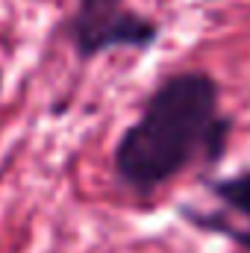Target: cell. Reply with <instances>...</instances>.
<instances>
[{"label": "cell", "instance_id": "1", "mask_svg": "<svg viewBox=\"0 0 250 253\" xmlns=\"http://www.w3.org/2000/svg\"><path fill=\"white\" fill-rule=\"evenodd\" d=\"M236 118L221 106V83L203 68L168 71L141 97L138 115L112 147V180L132 200H150L191 168H218Z\"/></svg>", "mask_w": 250, "mask_h": 253}, {"label": "cell", "instance_id": "2", "mask_svg": "<svg viewBox=\"0 0 250 253\" xmlns=\"http://www.w3.org/2000/svg\"><path fill=\"white\" fill-rule=\"evenodd\" d=\"M129 0H77L62 21V39L80 62H94L103 53H147L162 39V24L126 6Z\"/></svg>", "mask_w": 250, "mask_h": 253}, {"label": "cell", "instance_id": "4", "mask_svg": "<svg viewBox=\"0 0 250 253\" xmlns=\"http://www.w3.org/2000/svg\"><path fill=\"white\" fill-rule=\"evenodd\" d=\"M0 94H3V68H0Z\"/></svg>", "mask_w": 250, "mask_h": 253}, {"label": "cell", "instance_id": "3", "mask_svg": "<svg viewBox=\"0 0 250 253\" xmlns=\"http://www.w3.org/2000/svg\"><path fill=\"white\" fill-rule=\"evenodd\" d=\"M215 209H200L194 203H180L177 218L194 233L227 239L236 251L250 253V165L230 177H203L200 180Z\"/></svg>", "mask_w": 250, "mask_h": 253}]
</instances>
